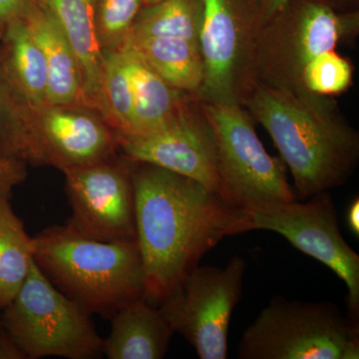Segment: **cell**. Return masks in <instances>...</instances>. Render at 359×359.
<instances>
[{"mask_svg": "<svg viewBox=\"0 0 359 359\" xmlns=\"http://www.w3.org/2000/svg\"><path fill=\"white\" fill-rule=\"evenodd\" d=\"M131 163L145 299L158 306L224 238L252 231V219L195 180Z\"/></svg>", "mask_w": 359, "mask_h": 359, "instance_id": "1", "label": "cell"}, {"mask_svg": "<svg viewBox=\"0 0 359 359\" xmlns=\"http://www.w3.org/2000/svg\"><path fill=\"white\" fill-rule=\"evenodd\" d=\"M358 13H339L325 0H290L256 39L257 82L290 92L302 88V71L325 52L358 34Z\"/></svg>", "mask_w": 359, "mask_h": 359, "instance_id": "5", "label": "cell"}, {"mask_svg": "<svg viewBox=\"0 0 359 359\" xmlns=\"http://www.w3.org/2000/svg\"><path fill=\"white\" fill-rule=\"evenodd\" d=\"M26 165L22 160L0 155V200H11L14 188L25 181Z\"/></svg>", "mask_w": 359, "mask_h": 359, "instance_id": "26", "label": "cell"}, {"mask_svg": "<svg viewBox=\"0 0 359 359\" xmlns=\"http://www.w3.org/2000/svg\"><path fill=\"white\" fill-rule=\"evenodd\" d=\"M123 49L140 56L168 84L197 97L204 81L199 43L174 37L128 40Z\"/></svg>", "mask_w": 359, "mask_h": 359, "instance_id": "18", "label": "cell"}, {"mask_svg": "<svg viewBox=\"0 0 359 359\" xmlns=\"http://www.w3.org/2000/svg\"><path fill=\"white\" fill-rule=\"evenodd\" d=\"M203 14L202 0H165L146 6L135 20L127 41L150 37H174L200 44Z\"/></svg>", "mask_w": 359, "mask_h": 359, "instance_id": "21", "label": "cell"}, {"mask_svg": "<svg viewBox=\"0 0 359 359\" xmlns=\"http://www.w3.org/2000/svg\"><path fill=\"white\" fill-rule=\"evenodd\" d=\"M118 150L133 163H146L195 180L219 194L214 134L200 102H192L153 133L117 138Z\"/></svg>", "mask_w": 359, "mask_h": 359, "instance_id": "13", "label": "cell"}, {"mask_svg": "<svg viewBox=\"0 0 359 359\" xmlns=\"http://www.w3.org/2000/svg\"><path fill=\"white\" fill-rule=\"evenodd\" d=\"M200 48L204 81L200 102L240 104L257 83L256 39L259 29L255 0H202Z\"/></svg>", "mask_w": 359, "mask_h": 359, "instance_id": "8", "label": "cell"}, {"mask_svg": "<svg viewBox=\"0 0 359 359\" xmlns=\"http://www.w3.org/2000/svg\"><path fill=\"white\" fill-rule=\"evenodd\" d=\"M2 58L9 76L32 110L47 104L48 75L44 55L25 20L4 26Z\"/></svg>", "mask_w": 359, "mask_h": 359, "instance_id": "19", "label": "cell"}, {"mask_svg": "<svg viewBox=\"0 0 359 359\" xmlns=\"http://www.w3.org/2000/svg\"><path fill=\"white\" fill-rule=\"evenodd\" d=\"M250 214L252 230L280 233L344 280L351 320L355 323L359 313V256L342 237L330 193L318 194L306 202L294 200L269 205Z\"/></svg>", "mask_w": 359, "mask_h": 359, "instance_id": "10", "label": "cell"}, {"mask_svg": "<svg viewBox=\"0 0 359 359\" xmlns=\"http://www.w3.org/2000/svg\"><path fill=\"white\" fill-rule=\"evenodd\" d=\"M245 269L241 256L231 257L224 268L196 266L158 306L201 359L228 358L229 327L242 297Z\"/></svg>", "mask_w": 359, "mask_h": 359, "instance_id": "9", "label": "cell"}, {"mask_svg": "<svg viewBox=\"0 0 359 359\" xmlns=\"http://www.w3.org/2000/svg\"><path fill=\"white\" fill-rule=\"evenodd\" d=\"M115 132L95 110L81 105L46 104L33 110L26 164L60 171L116 158Z\"/></svg>", "mask_w": 359, "mask_h": 359, "instance_id": "12", "label": "cell"}, {"mask_svg": "<svg viewBox=\"0 0 359 359\" xmlns=\"http://www.w3.org/2000/svg\"><path fill=\"white\" fill-rule=\"evenodd\" d=\"M32 125V108L9 76L0 51V155L26 163Z\"/></svg>", "mask_w": 359, "mask_h": 359, "instance_id": "22", "label": "cell"}, {"mask_svg": "<svg viewBox=\"0 0 359 359\" xmlns=\"http://www.w3.org/2000/svg\"><path fill=\"white\" fill-rule=\"evenodd\" d=\"M144 6H150L154 4H160V2L165 1V0H142Z\"/></svg>", "mask_w": 359, "mask_h": 359, "instance_id": "31", "label": "cell"}, {"mask_svg": "<svg viewBox=\"0 0 359 359\" xmlns=\"http://www.w3.org/2000/svg\"><path fill=\"white\" fill-rule=\"evenodd\" d=\"M243 106L271 136L299 200L344 186L355 172L359 134L332 96L257 82Z\"/></svg>", "mask_w": 359, "mask_h": 359, "instance_id": "2", "label": "cell"}, {"mask_svg": "<svg viewBox=\"0 0 359 359\" xmlns=\"http://www.w3.org/2000/svg\"><path fill=\"white\" fill-rule=\"evenodd\" d=\"M111 330L102 341L109 359H161L175 332L159 306L145 297L129 302L110 318Z\"/></svg>", "mask_w": 359, "mask_h": 359, "instance_id": "15", "label": "cell"}, {"mask_svg": "<svg viewBox=\"0 0 359 359\" xmlns=\"http://www.w3.org/2000/svg\"><path fill=\"white\" fill-rule=\"evenodd\" d=\"M290 0H255L259 28L280 13L289 4Z\"/></svg>", "mask_w": 359, "mask_h": 359, "instance_id": "28", "label": "cell"}, {"mask_svg": "<svg viewBox=\"0 0 359 359\" xmlns=\"http://www.w3.org/2000/svg\"><path fill=\"white\" fill-rule=\"evenodd\" d=\"M142 6V0H94L97 33L104 55L122 50Z\"/></svg>", "mask_w": 359, "mask_h": 359, "instance_id": "24", "label": "cell"}, {"mask_svg": "<svg viewBox=\"0 0 359 359\" xmlns=\"http://www.w3.org/2000/svg\"><path fill=\"white\" fill-rule=\"evenodd\" d=\"M347 224L354 236H359V200L354 199L349 205L346 214Z\"/></svg>", "mask_w": 359, "mask_h": 359, "instance_id": "30", "label": "cell"}, {"mask_svg": "<svg viewBox=\"0 0 359 359\" xmlns=\"http://www.w3.org/2000/svg\"><path fill=\"white\" fill-rule=\"evenodd\" d=\"M23 20L46 62L47 104L85 106L76 57L55 16L44 4L34 0Z\"/></svg>", "mask_w": 359, "mask_h": 359, "instance_id": "16", "label": "cell"}, {"mask_svg": "<svg viewBox=\"0 0 359 359\" xmlns=\"http://www.w3.org/2000/svg\"><path fill=\"white\" fill-rule=\"evenodd\" d=\"M0 323H1V320H0Z\"/></svg>", "mask_w": 359, "mask_h": 359, "instance_id": "33", "label": "cell"}, {"mask_svg": "<svg viewBox=\"0 0 359 359\" xmlns=\"http://www.w3.org/2000/svg\"><path fill=\"white\" fill-rule=\"evenodd\" d=\"M240 359H358V325L335 304L275 297L245 330Z\"/></svg>", "mask_w": 359, "mask_h": 359, "instance_id": "4", "label": "cell"}, {"mask_svg": "<svg viewBox=\"0 0 359 359\" xmlns=\"http://www.w3.org/2000/svg\"><path fill=\"white\" fill-rule=\"evenodd\" d=\"M124 158V157H123ZM71 208L66 226L104 243L136 241L132 163L111 159L63 171Z\"/></svg>", "mask_w": 359, "mask_h": 359, "instance_id": "11", "label": "cell"}, {"mask_svg": "<svg viewBox=\"0 0 359 359\" xmlns=\"http://www.w3.org/2000/svg\"><path fill=\"white\" fill-rule=\"evenodd\" d=\"M33 262V238L14 212L11 200H0V311L22 287Z\"/></svg>", "mask_w": 359, "mask_h": 359, "instance_id": "20", "label": "cell"}, {"mask_svg": "<svg viewBox=\"0 0 359 359\" xmlns=\"http://www.w3.org/2000/svg\"><path fill=\"white\" fill-rule=\"evenodd\" d=\"M33 238V259L45 278L89 316L110 318L145 297L143 259L137 241L104 243L65 226Z\"/></svg>", "mask_w": 359, "mask_h": 359, "instance_id": "3", "label": "cell"}, {"mask_svg": "<svg viewBox=\"0 0 359 359\" xmlns=\"http://www.w3.org/2000/svg\"><path fill=\"white\" fill-rule=\"evenodd\" d=\"M353 67L348 59L335 50L320 54L302 71L304 91L334 96L346 91L353 83Z\"/></svg>", "mask_w": 359, "mask_h": 359, "instance_id": "25", "label": "cell"}, {"mask_svg": "<svg viewBox=\"0 0 359 359\" xmlns=\"http://www.w3.org/2000/svg\"><path fill=\"white\" fill-rule=\"evenodd\" d=\"M0 359H26L25 354L0 323Z\"/></svg>", "mask_w": 359, "mask_h": 359, "instance_id": "29", "label": "cell"}, {"mask_svg": "<svg viewBox=\"0 0 359 359\" xmlns=\"http://www.w3.org/2000/svg\"><path fill=\"white\" fill-rule=\"evenodd\" d=\"M122 50L128 56L134 94L132 131L126 137L153 133L169 124L196 97L168 84L134 52Z\"/></svg>", "mask_w": 359, "mask_h": 359, "instance_id": "17", "label": "cell"}, {"mask_svg": "<svg viewBox=\"0 0 359 359\" xmlns=\"http://www.w3.org/2000/svg\"><path fill=\"white\" fill-rule=\"evenodd\" d=\"M1 311V325L26 359H92L102 354L103 339L91 316L59 292L34 259L20 292Z\"/></svg>", "mask_w": 359, "mask_h": 359, "instance_id": "7", "label": "cell"}, {"mask_svg": "<svg viewBox=\"0 0 359 359\" xmlns=\"http://www.w3.org/2000/svg\"><path fill=\"white\" fill-rule=\"evenodd\" d=\"M53 13L76 57L83 102L105 120L103 75L105 55L97 33L94 0H39Z\"/></svg>", "mask_w": 359, "mask_h": 359, "instance_id": "14", "label": "cell"}, {"mask_svg": "<svg viewBox=\"0 0 359 359\" xmlns=\"http://www.w3.org/2000/svg\"><path fill=\"white\" fill-rule=\"evenodd\" d=\"M34 0H0V26H4L14 20H23L32 7Z\"/></svg>", "mask_w": 359, "mask_h": 359, "instance_id": "27", "label": "cell"}, {"mask_svg": "<svg viewBox=\"0 0 359 359\" xmlns=\"http://www.w3.org/2000/svg\"><path fill=\"white\" fill-rule=\"evenodd\" d=\"M4 37V29H2L1 26H0V40Z\"/></svg>", "mask_w": 359, "mask_h": 359, "instance_id": "32", "label": "cell"}, {"mask_svg": "<svg viewBox=\"0 0 359 359\" xmlns=\"http://www.w3.org/2000/svg\"><path fill=\"white\" fill-rule=\"evenodd\" d=\"M200 105L214 134L219 194L224 202L252 212L294 201L283 161L266 152L255 130L254 119L244 106Z\"/></svg>", "mask_w": 359, "mask_h": 359, "instance_id": "6", "label": "cell"}, {"mask_svg": "<svg viewBox=\"0 0 359 359\" xmlns=\"http://www.w3.org/2000/svg\"><path fill=\"white\" fill-rule=\"evenodd\" d=\"M105 121L116 138L131 134L133 122V82L128 56L124 50L105 54L103 75Z\"/></svg>", "mask_w": 359, "mask_h": 359, "instance_id": "23", "label": "cell"}]
</instances>
